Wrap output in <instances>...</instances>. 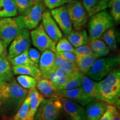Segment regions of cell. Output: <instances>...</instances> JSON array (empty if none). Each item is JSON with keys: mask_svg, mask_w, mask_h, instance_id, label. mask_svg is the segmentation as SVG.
Returning <instances> with one entry per match:
<instances>
[{"mask_svg": "<svg viewBox=\"0 0 120 120\" xmlns=\"http://www.w3.org/2000/svg\"><path fill=\"white\" fill-rule=\"evenodd\" d=\"M66 6L72 27L75 30H82L88 20V15L82 4L77 0H71Z\"/></svg>", "mask_w": 120, "mask_h": 120, "instance_id": "obj_7", "label": "cell"}, {"mask_svg": "<svg viewBox=\"0 0 120 120\" xmlns=\"http://www.w3.org/2000/svg\"><path fill=\"white\" fill-rule=\"evenodd\" d=\"M49 12L65 36L71 33L73 27L66 6L50 10Z\"/></svg>", "mask_w": 120, "mask_h": 120, "instance_id": "obj_12", "label": "cell"}, {"mask_svg": "<svg viewBox=\"0 0 120 120\" xmlns=\"http://www.w3.org/2000/svg\"><path fill=\"white\" fill-rule=\"evenodd\" d=\"M109 0H82V5L88 17L108 8Z\"/></svg>", "mask_w": 120, "mask_h": 120, "instance_id": "obj_18", "label": "cell"}, {"mask_svg": "<svg viewBox=\"0 0 120 120\" xmlns=\"http://www.w3.org/2000/svg\"><path fill=\"white\" fill-rule=\"evenodd\" d=\"M71 0H43L45 5L49 10H53L68 4Z\"/></svg>", "mask_w": 120, "mask_h": 120, "instance_id": "obj_35", "label": "cell"}, {"mask_svg": "<svg viewBox=\"0 0 120 120\" xmlns=\"http://www.w3.org/2000/svg\"><path fill=\"white\" fill-rule=\"evenodd\" d=\"M81 75L82 73L80 72L79 71L75 72L73 73L72 76L71 77L69 80L66 83L61 85H55L58 90H71L73 88H76L79 87H81Z\"/></svg>", "mask_w": 120, "mask_h": 120, "instance_id": "obj_26", "label": "cell"}, {"mask_svg": "<svg viewBox=\"0 0 120 120\" xmlns=\"http://www.w3.org/2000/svg\"><path fill=\"white\" fill-rule=\"evenodd\" d=\"M18 13L14 0H0V17H15Z\"/></svg>", "mask_w": 120, "mask_h": 120, "instance_id": "obj_24", "label": "cell"}, {"mask_svg": "<svg viewBox=\"0 0 120 120\" xmlns=\"http://www.w3.org/2000/svg\"><path fill=\"white\" fill-rule=\"evenodd\" d=\"M30 109V98L26 97L23 103L21 105L17 112L14 115V120H27Z\"/></svg>", "mask_w": 120, "mask_h": 120, "instance_id": "obj_30", "label": "cell"}, {"mask_svg": "<svg viewBox=\"0 0 120 120\" xmlns=\"http://www.w3.org/2000/svg\"><path fill=\"white\" fill-rule=\"evenodd\" d=\"M36 88L43 97L47 98H60L58 90L55 87L53 82L46 78L42 77L37 80Z\"/></svg>", "mask_w": 120, "mask_h": 120, "instance_id": "obj_16", "label": "cell"}, {"mask_svg": "<svg viewBox=\"0 0 120 120\" xmlns=\"http://www.w3.org/2000/svg\"><path fill=\"white\" fill-rule=\"evenodd\" d=\"M42 25L44 31L56 44L63 36V34L49 10L44 11L42 18Z\"/></svg>", "mask_w": 120, "mask_h": 120, "instance_id": "obj_13", "label": "cell"}, {"mask_svg": "<svg viewBox=\"0 0 120 120\" xmlns=\"http://www.w3.org/2000/svg\"><path fill=\"white\" fill-rule=\"evenodd\" d=\"M117 110V109L115 106L113 105L107 104L106 111L99 120H111Z\"/></svg>", "mask_w": 120, "mask_h": 120, "instance_id": "obj_37", "label": "cell"}, {"mask_svg": "<svg viewBox=\"0 0 120 120\" xmlns=\"http://www.w3.org/2000/svg\"><path fill=\"white\" fill-rule=\"evenodd\" d=\"M111 120H120V115L119 111H117Z\"/></svg>", "mask_w": 120, "mask_h": 120, "instance_id": "obj_42", "label": "cell"}, {"mask_svg": "<svg viewBox=\"0 0 120 120\" xmlns=\"http://www.w3.org/2000/svg\"><path fill=\"white\" fill-rule=\"evenodd\" d=\"M30 34L32 45L40 52L51 50L56 52V43L44 31L42 24L32 30Z\"/></svg>", "mask_w": 120, "mask_h": 120, "instance_id": "obj_9", "label": "cell"}, {"mask_svg": "<svg viewBox=\"0 0 120 120\" xmlns=\"http://www.w3.org/2000/svg\"><path fill=\"white\" fill-rule=\"evenodd\" d=\"M28 56L30 60L34 63V65L38 67V64L40 61L41 54L37 49H34V48H30L28 50Z\"/></svg>", "mask_w": 120, "mask_h": 120, "instance_id": "obj_38", "label": "cell"}, {"mask_svg": "<svg viewBox=\"0 0 120 120\" xmlns=\"http://www.w3.org/2000/svg\"><path fill=\"white\" fill-rule=\"evenodd\" d=\"M97 42L99 51V57H101L107 56L109 52V49L108 48L107 45L105 44V43L102 40H100V38L97 39Z\"/></svg>", "mask_w": 120, "mask_h": 120, "instance_id": "obj_39", "label": "cell"}, {"mask_svg": "<svg viewBox=\"0 0 120 120\" xmlns=\"http://www.w3.org/2000/svg\"><path fill=\"white\" fill-rule=\"evenodd\" d=\"M44 11L42 0L36 1L34 5L26 13L19 16L24 28L28 30L36 28L42 20Z\"/></svg>", "mask_w": 120, "mask_h": 120, "instance_id": "obj_8", "label": "cell"}, {"mask_svg": "<svg viewBox=\"0 0 120 120\" xmlns=\"http://www.w3.org/2000/svg\"><path fill=\"white\" fill-rule=\"evenodd\" d=\"M56 54V58L55 61V67H61L63 69H64L67 71L70 72L74 73L75 72L78 71V68L77 66L75 63H72L69 62L62 56Z\"/></svg>", "mask_w": 120, "mask_h": 120, "instance_id": "obj_28", "label": "cell"}, {"mask_svg": "<svg viewBox=\"0 0 120 120\" xmlns=\"http://www.w3.org/2000/svg\"><path fill=\"white\" fill-rule=\"evenodd\" d=\"M112 16L106 10L91 16L88 23V40L99 39L102 35L114 26Z\"/></svg>", "mask_w": 120, "mask_h": 120, "instance_id": "obj_3", "label": "cell"}, {"mask_svg": "<svg viewBox=\"0 0 120 120\" xmlns=\"http://www.w3.org/2000/svg\"><path fill=\"white\" fill-rule=\"evenodd\" d=\"M81 87L83 92L93 100H98V82L82 73Z\"/></svg>", "mask_w": 120, "mask_h": 120, "instance_id": "obj_20", "label": "cell"}, {"mask_svg": "<svg viewBox=\"0 0 120 120\" xmlns=\"http://www.w3.org/2000/svg\"><path fill=\"white\" fill-rule=\"evenodd\" d=\"M24 28L19 16L0 19V40L6 49Z\"/></svg>", "mask_w": 120, "mask_h": 120, "instance_id": "obj_5", "label": "cell"}, {"mask_svg": "<svg viewBox=\"0 0 120 120\" xmlns=\"http://www.w3.org/2000/svg\"><path fill=\"white\" fill-rule=\"evenodd\" d=\"M86 120H99L107 109V104L98 100H93L86 105Z\"/></svg>", "mask_w": 120, "mask_h": 120, "instance_id": "obj_15", "label": "cell"}, {"mask_svg": "<svg viewBox=\"0 0 120 120\" xmlns=\"http://www.w3.org/2000/svg\"><path fill=\"white\" fill-rule=\"evenodd\" d=\"M58 55H60L66 59L69 62H71L72 63H75L76 64V56L75 55L74 53L71 52H58V53H56Z\"/></svg>", "mask_w": 120, "mask_h": 120, "instance_id": "obj_40", "label": "cell"}, {"mask_svg": "<svg viewBox=\"0 0 120 120\" xmlns=\"http://www.w3.org/2000/svg\"><path fill=\"white\" fill-rule=\"evenodd\" d=\"M120 96V71L115 68L98 82V100L106 104L116 103Z\"/></svg>", "mask_w": 120, "mask_h": 120, "instance_id": "obj_2", "label": "cell"}, {"mask_svg": "<svg viewBox=\"0 0 120 120\" xmlns=\"http://www.w3.org/2000/svg\"><path fill=\"white\" fill-rule=\"evenodd\" d=\"M28 91L14 79L3 83L0 87V115L14 116L27 96Z\"/></svg>", "mask_w": 120, "mask_h": 120, "instance_id": "obj_1", "label": "cell"}, {"mask_svg": "<svg viewBox=\"0 0 120 120\" xmlns=\"http://www.w3.org/2000/svg\"><path fill=\"white\" fill-rule=\"evenodd\" d=\"M13 73L10 60L6 55L0 56V77L4 78L7 81L13 79Z\"/></svg>", "mask_w": 120, "mask_h": 120, "instance_id": "obj_25", "label": "cell"}, {"mask_svg": "<svg viewBox=\"0 0 120 120\" xmlns=\"http://www.w3.org/2000/svg\"><path fill=\"white\" fill-rule=\"evenodd\" d=\"M56 55V52L51 50L42 52L38 64V68L42 75L50 72L55 69Z\"/></svg>", "mask_w": 120, "mask_h": 120, "instance_id": "obj_17", "label": "cell"}, {"mask_svg": "<svg viewBox=\"0 0 120 120\" xmlns=\"http://www.w3.org/2000/svg\"><path fill=\"white\" fill-rule=\"evenodd\" d=\"M6 81H7L6 79H4V78L0 77V87H1V86L2 85L3 83H4V82H6Z\"/></svg>", "mask_w": 120, "mask_h": 120, "instance_id": "obj_43", "label": "cell"}, {"mask_svg": "<svg viewBox=\"0 0 120 120\" xmlns=\"http://www.w3.org/2000/svg\"><path fill=\"white\" fill-rule=\"evenodd\" d=\"M62 109L59 98H44L37 109L34 120H58Z\"/></svg>", "mask_w": 120, "mask_h": 120, "instance_id": "obj_6", "label": "cell"}, {"mask_svg": "<svg viewBox=\"0 0 120 120\" xmlns=\"http://www.w3.org/2000/svg\"><path fill=\"white\" fill-rule=\"evenodd\" d=\"M17 7L18 13L23 15L34 5L35 0H14Z\"/></svg>", "mask_w": 120, "mask_h": 120, "instance_id": "obj_34", "label": "cell"}, {"mask_svg": "<svg viewBox=\"0 0 120 120\" xmlns=\"http://www.w3.org/2000/svg\"><path fill=\"white\" fill-rule=\"evenodd\" d=\"M62 109L68 120H86L83 107L68 98H60Z\"/></svg>", "mask_w": 120, "mask_h": 120, "instance_id": "obj_11", "label": "cell"}, {"mask_svg": "<svg viewBox=\"0 0 120 120\" xmlns=\"http://www.w3.org/2000/svg\"><path fill=\"white\" fill-rule=\"evenodd\" d=\"M119 56L98 58L87 73L90 79L100 81L120 64Z\"/></svg>", "mask_w": 120, "mask_h": 120, "instance_id": "obj_4", "label": "cell"}, {"mask_svg": "<svg viewBox=\"0 0 120 120\" xmlns=\"http://www.w3.org/2000/svg\"><path fill=\"white\" fill-rule=\"evenodd\" d=\"M35 1H37V0H35Z\"/></svg>", "mask_w": 120, "mask_h": 120, "instance_id": "obj_44", "label": "cell"}, {"mask_svg": "<svg viewBox=\"0 0 120 120\" xmlns=\"http://www.w3.org/2000/svg\"><path fill=\"white\" fill-rule=\"evenodd\" d=\"M16 79L17 83L25 89H31L36 85V79L27 75H19Z\"/></svg>", "mask_w": 120, "mask_h": 120, "instance_id": "obj_32", "label": "cell"}, {"mask_svg": "<svg viewBox=\"0 0 120 120\" xmlns=\"http://www.w3.org/2000/svg\"><path fill=\"white\" fill-rule=\"evenodd\" d=\"M66 37L74 48L87 45L89 42L88 34L85 29L72 30Z\"/></svg>", "mask_w": 120, "mask_h": 120, "instance_id": "obj_21", "label": "cell"}, {"mask_svg": "<svg viewBox=\"0 0 120 120\" xmlns=\"http://www.w3.org/2000/svg\"><path fill=\"white\" fill-rule=\"evenodd\" d=\"M58 94L60 97L68 98L82 107L86 106L93 100L92 98L86 95L81 87L71 90H58Z\"/></svg>", "mask_w": 120, "mask_h": 120, "instance_id": "obj_14", "label": "cell"}, {"mask_svg": "<svg viewBox=\"0 0 120 120\" xmlns=\"http://www.w3.org/2000/svg\"><path fill=\"white\" fill-rule=\"evenodd\" d=\"M75 48L66 37H62L56 44V53L62 52H71L74 53Z\"/></svg>", "mask_w": 120, "mask_h": 120, "instance_id": "obj_33", "label": "cell"}, {"mask_svg": "<svg viewBox=\"0 0 120 120\" xmlns=\"http://www.w3.org/2000/svg\"><path fill=\"white\" fill-rule=\"evenodd\" d=\"M27 96L30 98V109L27 120H34L37 109L44 100V97L40 94L36 87L30 89Z\"/></svg>", "mask_w": 120, "mask_h": 120, "instance_id": "obj_19", "label": "cell"}, {"mask_svg": "<svg viewBox=\"0 0 120 120\" xmlns=\"http://www.w3.org/2000/svg\"><path fill=\"white\" fill-rule=\"evenodd\" d=\"M12 72L16 75H27L34 77L36 81L42 77V75L38 67L34 65H24L13 66Z\"/></svg>", "mask_w": 120, "mask_h": 120, "instance_id": "obj_23", "label": "cell"}, {"mask_svg": "<svg viewBox=\"0 0 120 120\" xmlns=\"http://www.w3.org/2000/svg\"><path fill=\"white\" fill-rule=\"evenodd\" d=\"M98 58H100V57L95 53L85 57H76V64L78 70L80 72L87 75L93 64Z\"/></svg>", "mask_w": 120, "mask_h": 120, "instance_id": "obj_22", "label": "cell"}, {"mask_svg": "<svg viewBox=\"0 0 120 120\" xmlns=\"http://www.w3.org/2000/svg\"><path fill=\"white\" fill-rule=\"evenodd\" d=\"M108 7L110 9V15L114 22L118 24L120 22V0H109Z\"/></svg>", "mask_w": 120, "mask_h": 120, "instance_id": "obj_31", "label": "cell"}, {"mask_svg": "<svg viewBox=\"0 0 120 120\" xmlns=\"http://www.w3.org/2000/svg\"><path fill=\"white\" fill-rule=\"evenodd\" d=\"M28 49L22 53L19 54L18 56L15 57L11 59H9L11 64L12 66H18L24 65H34L28 56Z\"/></svg>", "mask_w": 120, "mask_h": 120, "instance_id": "obj_29", "label": "cell"}, {"mask_svg": "<svg viewBox=\"0 0 120 120\" xmlns=\"http://www.w3.org/2000/svg\"><path fill=\"white\" fill-rule=\"evenodd\" d=\"M31 44L29 31L24 28L10 43L7 57L8 59H11L18 56L29 49Z\"/></svg>", "mask_w": 120, "mask_h": 120, "instance_id": "obj_10", "label": "cell"}, {"mask_svg": "<svg viewBox=\"0 0 120 120\" xmlns=\"http://www.w3.org/2000/svg\"><path fill=\"white\" fill-rule=\"evenodd\" d=\"M2 55H6V49L4 48L2 42L0 40V56Z\"/></svg>", "mask_w": 120, "mask_h": 120, "instance_id": "obj_41", "label": "cell"}, {"mask_svg": "<svg viewBox=\"0 0 120 120\" xmlns=\"http://www.w3.org/2000/svg\"><path fill=\"white\" fill-rule=\"evenodd\" d=\"M94 53L90 49L88 45H85L75 48L74 54L76 57H85L92 55Z\"/></svg>", "mask_w": 120, "mask_h": 120, "instance_id": "obj_36", "label": "cell"}, {"mask_svg": "<svg viewBox=\"0 0 120 120\" xmlns=\"http://www.w3.org/2000/svg\"><path fill=\"white\" fill-rule=\"evenodd\" d=\"M103 41L107 45L109 50L115 51L117 49V41L115 29L113 27L106 31L101 36Z\"/></svg>", "mask_w": 120, "mask_h": 120, "instance_id": "obj_27", "label": "cell"}]
</instances>
